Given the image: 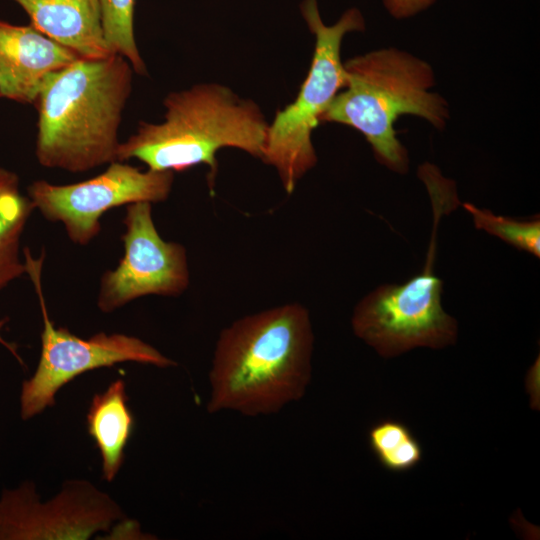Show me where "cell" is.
I'll list each match as a JSON object with an SVG mask.
<instances>
[{"label": "cell", "instance_id": "10", "mask_svg": "<svg viewBox=\"0 0 540 540\" xmlns=\"http://www.w3.org/2000/svg\"><path fill=\"white\" fill-rule=\"evenodd\" d=\"M124 517L119 506L86 481H70L47 503L30 483L4 490L0 500V539H87Z\"/></svg>", "mask_w": 540, "mask_h": 540}, {"label": "cell", "instance_id": "18", "mask_svg": "<svg viewBox=\"0 0 540 540\" xmlns=\"http://www.w3.org/2000/svg\"><path fill=\"white\" fill-rule=\"evenodd\" d=\"M436 0H383V5L396 19L412 17L427 9Z\"/></svg>", "mask_w": 540, "mask_h": 540}, {"label": "cell", "instance_id": "21", "mask_svg": "<svg viewBox=\"0 0 540 540\" xmlns=\"http://www.w3.org/2000/svg\"><path fill=\"white\" fill-rule=\"evenodd\" d=\"M5 322H6V320H4V319H3V320H0V331H1V328L4 326ZM0 343H1L2 345H4L8 350H10V351L13 353V355H14L17 359L20 360L18 354L16 353L15 347H14L12 344L6 342V341L3 339V337L1 336V333H0ZM20 361H21V360H20Z\"/></svg>", "mask_w": 540, "mask_h": 540}, {"label": "cell", "instance_id": "14", "mask_svg": "<svg viewBox=\"0 0 540 540\" xmlns=\"http://www.w3.org/2000/svg\"><path fill=\"white\" fill-rule=\"evenodd\" d=\"M33 206L20 192L7 197L0 209V291L26 273L20 243Z\"/></svg>", "mask_w": 540, "mask_h": 540}, {"label": "cell", "instance_id": "13", "mask_svg": "<svg viewBox=\"0 0 540 540\" xmlns=\"http://www.w3.org/2000/svg\"><path fill=\"white\" fill-rule=\"evenodd\" d=\"M87 422L102 457L103 477L112 481L123 463L124 448L133 428L123 380L114 381L105 392L94 396Z\"/></svg>", "mask_w": 540, "mask_h": 540}, {"label": "cell", "instance_id": "22", "mask_svg": "<svg viewBox=\"0 0 540 540\" xmlns=\"http://www.w3.org/2000/svg\"><path fill=\"white\" fill-rule=\"evenodd\" d=\"M0 97H2V95H1V89H0Z\"/></svg>", "mask_w": 540, "mask_h": 540}, {"label": "cell", "instance_id": "3", "mask_svg": "<svg viewBox=\"0 0 540 540\" xmlns=\"http://www.w3.org/2000/svg\"><path fill=\"white\" fill-rule=\"evenodd\" d=\"M163 103V121L140 122L120 143L117 161L137 159L148 169L172 172L205 164L213 194L219 150L236 148L262 158L269 124L254 101L226 86L203 83L171 92Z\"/></svg>", "mask_w": 540, "mask_h": 540}, {"label": "cell", "instance_id": "6", "mask_svg": "<svg viewBox=\"0 0 540 540\" xmlns=\"http://www.w3.org/2000/svg\"><path fill=\"white\" fill-rule=\"evenodd\" d=\"M300 8L315 37L311 66L295 100L277 111L268 125L261 158L276 170L288 194L294 192L299 180L316 165L312 133L345 85L342 41L347 33L365 29L363 15L357 8L347 10L333 25L322 21L317 0H304Z\"/></svg>", "mask_w": 540, "mask_h": 540}, {"label": "cell", "instance_id": "16", "mask_svg": "<svg viewBox=\"0 0 540 540\" xmlns=\"http://www.w3.org/2000/svg\"><path fill=\"white\" fill-rule=\"evenodd\" d=\"M104 38L112 54L123 56L134 73L147 75L145 62L137 47L134 33L136 0H98Z\"/></svg>", "mask_w": 540, "mask_h": 540}, {"label": "cell", "instance_id": "19", "mask_svg": "<svg viewBox=\"0 0 540 540\" xmlns=\"http://www.w3.org/2000/svg\"><path fill=\"white\" fill-rule=\"evenodd\" d=\"M17 192H20L17 174L0 167V209L7 197Z\"/></svg>", "mask_w": 540, "mask_h": 540}, {"label": "cell", "instance_id": "11", "mask_svg": "<svg viewBox=\"0 0 540 540\" xmlns=\"http://www.w3.org/2000/svg\"><path fill=\"white\" fill-rule=\"evenodd\" d=\"M81 59L30 25L0 20V89L2 97L33 103L50 73Z\"/></svg>", "mask_w": 540, "mask_h": 540}, {"label": "cell", "instance_id": "4", "mask_svg": "<svg viewBox=\"0 0 540 540\" xmlns=\"http://www.w3.org/2000/svg\"><path fill=\"white\" fill-rule=\"evenodd\" d=\"M343 65L345 85L320 123L354 128L365 137L381 165L398 174L407 173L409 155L397 138L396 121L412 115L443 130L450 119L448 101L432 91L434 69L426 60L395 47L355 56Z\"/></svg>", "mask_w": 540, "mask_h": 540}, {"label": "cell", "instance_id": "8", "mask_svg": "<svg viewBox=\"0 0 540 540\" xmlns=\"http://www.w3.org/2000/svg\"><path fill=\"white\" fill-rule=\"evenodd\" d=\"M174 172L142 171L114 161L101 174L73 184L36 180L27 189L33 209L48 221L61 223L68 238L88 245L101 231V218L110 209L138 202L165 201L172 190Z\"/></svg>", "mask_w": 540, "mask_h": 540}, {"label": "cell", "instance_id": "15", "mask_svg": "<svg viewBox=\"0 0 540 540\" xmlns=\"http://www.w3.org/2000/svg\"><path fill=\"white\" fill-rule=\"evenodd\" d=\"M371 450L379 463L392 472L413 469L422 459L420 442L407 425L396 420H383L368 433Z\"/></svg>", "mask_w": 540, "mask_h": 540}, {"label": "cell", "instance_id": "1", "mask_svg": "<svg viewBox=\"0 0 540 540\" xmlns=\"http://www.w3.org/2000/svg\"><path fill=\"white\" fill-rule=\"evenodd\" d=\"M313 345L310 313L298 302L236 319L215 344L208 412L254 417L300 400L311 380Z\"/></svg>", "mask_w": 540, "mask_h": 540}, {"label": "cell", "instance_id": "17", "mask_svg": "<svg viewBox=\"0 0 540 540\" xmlns=\"http://www.w3.org/2000/svg\"><path fill=\"white\" fill-rule=\"evenodd\" d=\"M463 208L472 217L474 226L493 235L518 250L535 257L540 256V220H517L494 214L488 209L478 208L465 202Z\"/></svg>", "mask_w": 540, "mask_h": 540}, {"label": "cell", "instance_id": "7", "mask_svg": "<svg viewBox=\"0 0 540 540\" xmlns=\"http://www.w3.org/2000/svg\"><path fill=\"white\" fill-rule=\"evenodd\" d=\"M26 273L35 286L43 318L41 355L34 375L23 382L21 417L29 419L54 404L57 391L82 373L121 362H138L160 368L176 362L143 340L125 334L97 333L82 339L68 329L55 327L47 313L41 288L42 260L36 261L25 249Z\"/></svg>", "mask_w": 540, "mask_h": 540}, {"label": "cell", "instance_id": "20", "mask_svg": "<svg viewBox=\"0 0 540 540\" xmlns=\"http://www.w3.org/2000/svg\"><path fill=\"white\" fill-rule=\"evenodd\" d=\"M539 379V359H537V361H535L534 365L530 368L529 372H528V378H527V382H528V388H530L532 386V389H530L529 391L532 390L531 394H532V399L534 401H536V381H538Z\"/></svg>", "mask_w": 540, "mask_h": 540}, {"label": "cell", "instance_id": "2", "mask_svg": "<svg viewBox=\"0 0 540 540\" xmlns=\"http://www.w3.org/2000/svg\"><path fill=\"white\" fill-rule=\"evenodd\" d=\"M133 74L123 56L111 54L78 59L46 76L34 101L39 164L81 173L117 161Z\"/></svg>", "mask_w": 540, "mask_h": 540}, {"label": "cell", "instance_id": "12", "mask_svg": "<svg viewBox=\"0 0 540 540\" xmlns=\"http://www.w3.org/2000/svg\"><path fill=\"white\" fill-rule=\"evenodd\" d=\"M30 24L83 59L111 55L103 33L98 0H14Z\"/></svg>", "mask_w": 540, "mask_h": 540}, {"label": "cell", "instance_id": "9", "mask_svg": "<svg viewBox=\"0 0 540 540\" xmlns=\"http://www.w3.org/2000/svg\"><path fill=\"white\" fill-rule=\"evenodd\" d=\"M123 225L124 255L100 279L99 310L110 313L149 295H182L190 285L187 251L182 244L165 241L160 236L153 220L152 204L126 205Z\"/></svg>", "mask_w": 540, "mask_h": 540}, {"label": "cell", "instance_id": "5", "mask_svg": "<svg viewBox=\"0 0 540 540\" xmlns=\"http://www.w3.org/2000/svg\"><path fill=\"white\" fill-rule=\"evenodd\" d=\"M418 177L433 212L425 264L405 282L381 285L366 294L351 317L354 334L385 358L416 347L441 349L454 344L458 335L457 321L442 306L443 282L434 268L441 219L460 204L456 185L429 162L419 166Z\"/></svg>", "mask_w": 540, "mask_h": 540}]
</instances>
